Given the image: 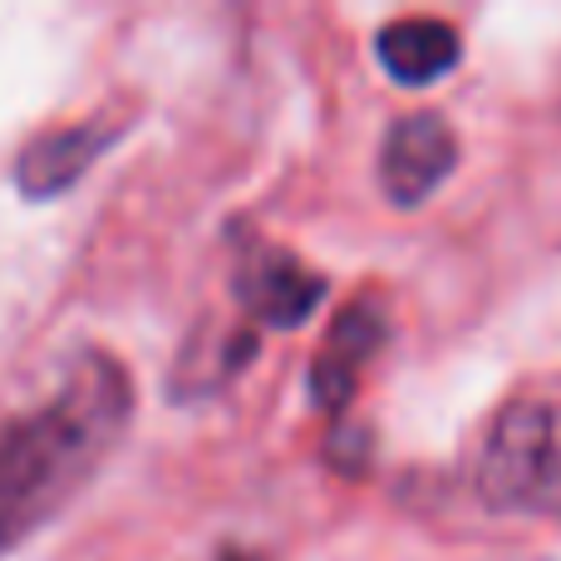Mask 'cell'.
Here are the masks:
<instances>
[{"instance_id":"obj_1","label":"cell","mask_w":561,"mask_h":561,"mask_svg":"<svg viewBox=\"0 0 561 561\" xmlns=\"http://www.w3.org/2000/svg\"><path fill=\"white\" fill-rule=\"evenodd\" d=\"M128 414V369L104 350H89L45 404L0 428V557L65 513L124 438Z\"/></svg>"},{"instance_id":"obj_2","label":"cell","mask_w":561,"mask_h":561,"mask_svg":"<svg viewBox=\"0 0 561 561\" xmlns=\"http://www.w3.org/2000/svg\"><path fill=\"white\" fill-rule=\"evenodd\" d=\"M473 483L497 513L561 517V399H513L488 424Z\"/></svg>"},{"instance_id":"obj_3","label":"cell","mask_w":561,"mask_h":561,"mask_svg":"<svg viewBox=\"0 0 561 561\" xmlns=\"http://www.w3.org/2000/svg\"><path fill=\"white\" fill-rule=\"evenodd\" d=\"M458 163V134L444 114H404L379 148V187L394 207H419L448 183Z\"/></svg>"},{"instance_id":"obj_4","label":"cell","mask_w":561,"mask_h":561,"mask_svg":"<svg viewBox=\"0 0 561 561\" xmlns=\"http://www.w3.org/2000/svg\"><path fill=\"white\" fill-rule=\"evenodd\" d=\"M124 134L118 118H79V124L49 128V134L30 138L15 158V187L35 203L59 197L89 173V168L104 158V148Z\"/></svg>"},{"instance_id":"obj_5","label":"cell","mask_w":561,"mask_h":561,"mask_svg":"<svg viewBox=\"0 0 561 561\" xmlns=\"http://www.w3.org/2000/svg\"><path fill=\"white\" fill-rule=\"evenodd\" d=\"M232 290L256 325H286L290 330L320 306L325 276L310 272L300 256L280 252V247H256V252H247L242 266H237Z\"/></svg>"},{"instance_id":"obj_6","label":"cell","mask_w":561,"mask_h":561,"mask_svg":"<svg viewBox=\"0 0 561 561\" xmlns=\"http://www.w3.org/2000/svg\"><path fill=\"white\" fill-rule=\"evenodd\" d=\"M389 335V320L379 310V300H350L325 330V345H320L316 365H310V399L320 409H340L350 394H355L365 365L379 355Z\"/></svg>"},{"instance_id":"obj_7","label":"cell","mask_w":561,"mask_h":561,"mask_svg":"<svg viewBox=\"0 0 561 561\" xmlns=\"http://www.w3.org/2000/svg\"><path fill=\"white\" fill-rule=\"evenodd\" d=\"M375 55L389 69V79H399V84H434V79H444L463 59V39H458V30L448 20L404 15L379 30Z\"/></svg>"}]
</instances>
